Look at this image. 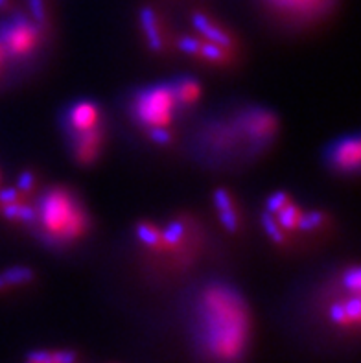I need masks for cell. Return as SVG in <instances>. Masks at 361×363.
Masks as SVG:
<instances>
[{
  "label": "cell",
  "instance_id": "obj_20",
  "mask_svg": "<svg viewBox=\"0 0 361 363\" xmlns=\"http://www.w3.org/2000/svg\"><path fill=\"white\" fill-rule=\"evenodd\" d=\"M137 238L148 247H155L160 244V233L157 227L150 223H138L137 225Z\"/></svg>",
  "mask_w": 361,
  "mask_h": 363
},
{
  "label": "cell",
  "instance_id": "obj_23",
  "mask_svg": "<svg viewBox=\"0 0 361 363\" xmlns=\"http://www.w3.org/2000/svg\"><path fill=\"white\" fill-rule=\"evenodd\" d=\"M199 55H203L205 60L209 61H223L225 60V54H223V48L214 43H201V48H199Z\"/></svg>",
  "mask_w": 361,
  "mask_h": 363
},
{
  "label": "cell",
  "instance_id": "obj_29",
  "mask_svg": "<svg viewBox=\"0 0 361 363\" xmlns=\"http://www.w3.org/2000/svg\"><path fill=\"white\" fill-rule=\"evenodd\" d=\"M33 184H35V179H33V174L30 172H24L18 177V190H23V192H30L33 189Z\"/></svg>",
  "mask_w": 361,
  "mask_h": 363
},
{
  "label": "cell",
  "instance_id": "obj_3",
  "mask_svg": "<svg viewBox=\"0 0 361 363\" xmlns=\"http://www.w3.org/2000/svg\"><path fill=\"white\" fill-rule=\"evenodd\" d=\"M174 89L166 85H155V87L144 89L138 92L135 100V115L138 122L146 128H168L174 118L175 109Z\"/></svg>",
  "mask_w": 361,
  "mask_h": 363
},
{
  "label": "cell",
  "instance_id": "obj_28",
  "mask_svg": "<svg viewBox=\"0 0 361 363\" xmlns=\"http://www.w3.org/2000/svg\"><path fill=\"white\" fill-rule=\"evenodd\" d=\"M30 6H32L33 18H35L37 26H43L46 21L45 15V6H43V0H30Z\"/></svg>",
  "mask_w": 361,
  "mask_h": 363
},
{
  "label": "cell",
  "instance_id": "obj_9",
  "mask_svg": "<svg viewBox=\"0 0 361 363\" xmlns=\"http://www.w3.org/2000/svg\"><path fill=\"white\" fill-rule=\"evenodd\" d=\"M214 199V205L218 208V214H220V220L223 223V227L229 233H234V230L238 229V214L234 211V203L233 198H231V194L223 189H218L212 196Z\"/></svg>",
  "mask_w": 361,
  "mask_h": 363
},
{
  "label": "cell",
  "instance_id": "obj_31",
  "mask_svg": "<svg viewBox=\"0 0 361 363\" xmlns=\"http://www.w3.org/2000/svg\"><path fill=\"white\" fill-rule=\"evenodd\" d=\"M8 6V0H0V8H6Z\"/></svg>",
  "mask_w": 361,
  "mask_h": 363
},
{
  "label": "cell",
  "instance_id": "obj_19",
  "mask_svg": "<svg viewBox=\"0 0 361 363\" xmlns=\"http://www.w3.org/2000/svg\"><path fill=\"white\" fill-rule=\"evenodd\" d=\"M184 223L183 221H170L162 233H160V242H165L166 245H177L181 240L184 238Z\"/></svg>",
  "mask_w": 361,
  "mask_h": 363
},
{
  "label": "cell",
  "instance_id": "obj_22",
  "mask_svg": "<svg viewBox=\"0 0 361 363\" xmlns=\"http://www.w3.org/2000/svg\"><path fill=\"white\" fill-rule=\"evenodd\" d=\"M325 221V214L323 212L311 211V212H301V216H299L297 221V229L301 230H313L321 225Z\"/></svg>",
  "mask_w": 361,
  "mask_h": 363
},
{
  "label": "cell",
  "instance_id": "obj_10",
  "mask_svg": "<svg viewBox=\"0 0 361 363\" xmlns=\"http://www.w3.org/2000/svg\"><path fill=\"white\" fill-rule=\"evenodd\" d=\"M78 135V144H76V157L78 161L83 162V164H89L96 159L98 150H100V138L101 133L100 129L94 128L91 131H83V133Z\"/></svg>",
  "mask_w": 361,
  "mask_h": 363
},
{
  "label": "cell",
  "instance_id": "obj_24",
  "mask_svg": "<svg viewBox=\"0 0 361 363\" xmlns=\"http://www.w3.org/2000/svg\"><path fill=\"white\" fill-rule=\"evenodd\" d=\"M343 284L347 290H350L352 294H360V286H361V275H360V267H350L343 277Z\"/></svg>",
  "mask_w": 361,
  "mask_h": 363
},
{
  "label": "cell",
  "instance_id": "obj_11",
  "mask_svg": "<svg viewBox=\"0 0 361 363\" xmlns=\"http://www.w3.org/2000/svg\"><path fill=\"white\" fill-rule=\"evenodd\" d=\"M192 23L194 26H196L197 32H201L203 35H205L211 43H214V45L221 46V48H229V46H233V39L229 37V33L223 32V30L216 26V24H212L211 18L206 17V15L196 13L192 18Z\"/></svg>",
  "mask_w": 361,
  "mask_h": 363
},
{
  "label": "cell",
  "instance_id": "obj_7",
  "mask_svg": "<svg viewBox=\"0 0 361 363\" xmlns=\"http://www.w3.org/2000/svg\"><path fill=\"white\" fill-rule=\"evenodd\" d=\"M100 120V111L91 101H79L69 111V125L76 133L91 131L98 125Z\"/></svg>",
  "mask_w": 361,
  "mask_h": 363
},
{
  "label": "cell",
  "instance_id": "obj_15",
  "mask_svg": "<svg viewBox=\"0 0 361 363\" xmlns=\"http://www.w3.org/2000/svg\"><path fill=\"white\" fill-rule=\"evenodd\" d=\"M33 363H76V354L70 350H37L28 356Z\"/></svg>",
  "mask_w": 361,
  "mask_h": 363
},
{
  "label": "cell",
  "instance_id": "obj_18",
  "mask_svg": "<svg viewBox=\"0 0 361 363\" xmlns=\"http://www.w3.org/2000/svg\"><path fill=\"white\" fill-rule=\"evenodd\" d=\"M277 214V223H279L280 229L284 230H293L297 229V221L299 216H301V211H299L291 201H288L280 208L279 212H274Z\"/></svg>",
  "mask_w": 361,
  "mask_h": 363
},
{
  "label": "cell",
  "instance_id": "obj_27",
  "mask_svg": "<svg viewBox=\"0 0 361 363\" xmlns=\"http://www.w3.org/2000/svg\"><path fill=\"white\" fill-rule=\"evenodd\" d=\"M150 138L157 144H170L172 143V133L166 128H151L150 129Z\"/></svg>",
  "mask_w": 361,
  "mask_h": 363
},
{
  "label": "cell",
  "instance_id": "obj_2",
  "mask_svg": "<svg viewBox=\"0 0 361 363\" xmlns=\"http://www.w3.org/2000/svg\"><path fill=\"white\" fill-rule=\"evenodd\" d=\"M37 220L48 238L55 242H70L85 233L89 220L85 211L79 207L78 199L69 190L52 189L39 199L35 208Z\"/></svg>",
  "mask_w": 361,
  "mask_h": 363
},
{
  "label": "cell",
  "instance_id": "obj_6",
  "mask_svg": "<svg viewBox=\"0 0 361 363\" xmlns=\"http://www.w3.org/2000/svg\"><path fill=\"white\" fill-rule=\"evenodd\" d=\"M277 11H282L293 17H310L319 11H325L332 0H264Z\"/></svg>",
  "mask_w": 361,
  "mask_h": 363
},
{
  "label": "cell",
  "instance_id": "obj_12",
  "mask_svg": "<svg viewBox=\"0 0 361 363\" xmlns=\"http://www.w3.org/2000/svg\"><path fill=\"white\" fill-rule=\"evenodd\" d=\"M274 125H277V120L271 113L267 111H255L252 115H249L245 122V128L249 131V135L258 138H267L271 137V133L274 131Z\"/></svg>",
  "mask_w": 361,
  "mask_h": 363
},
{
  "label": "cell",
  "instance_id": "obj_26",
  "mask_svg": "<svg viewBox=\"0 0 361 363\" xmlns=\"http://www.w3.org/2000/svg\"><path fill=\"white\" fill-rule=\"evenodd\" d=\"M179 50H183L184 54H190V55H199V48H201V41H197L194 37H181L177 41Z\"/></svg>",
  "mask_w": 361,
  "mask_h": 363
},
{
  "label": "cell",
  "instance_id": "obj_30",
  "mask_svg": "<svg viewBox=\"0 0 361 363\" xmlns=\"http://www.w3.org/2000/svg\"><path fill=\"white\" fill-rule=\"evenodd\" d=\"M13 201H18V190H2L0 192V203L2 205H6V203H13Z\"/></svg>",
  "mask_w": 361,
  "mask_h": 363
},
{
  "label": "cell",
  "instance_id": "obj_4",
  "mask_svg": "<svg viewBox=\"0 0 361 363\" xmlns=\"http://www.w3.org/2000/svg\"><path fill=\"white\" fill-rule=\"evenodd\" d=\"M39 43V28L30 21L18 17L0 32V46L9 57H23L30 54Z\"/></svg>",
  "mask_w": 361,
  "mask_h": 363
},
{
  "label": "cell",
  "instance_id": "obj_16",
  "mask_svg": "<svg viewBox=\"0 0 361 363\" xmlns=\"http://www.w3.org/2000/svg\"><path fill=\"white\" fill-rule=\"evenodd\" d=\"M2 214H4L8 220L23 221V223H35L37 220L35 208L28 207V205H21V203L17 201L2 205Z\"/></svg>",
  "mask_w": 361,
  "mask_h": 363
},
{
  "label": "cell",
  "instance_id": "obj_17",
  "mask_svg": "<svg viewBox=\"0 0 361 363\" xmlns=\"http://www.w3.org/2000/svg\"><path fill=\"white\" fill-rule=\"evenodd\" d=\"M174 94H175V100L179 104H194V101L199 100L201 96V85L196 82V79H183V82L179 83L177 87L174 89Z\"/></svg>",
  "mask_w": 361,
  "mask_h": 363
},
{
  "label": "cell",
  "instance_id": "obj_8",
  "mask_svg": "<svg viewBox=\"0 0 361 363\" xmlns=\"http://www.w3.org/2000/svg\"><path fill=\"white\" fill-rule=\"evenodd\" d=\"M360 297L357 294L352 295V299L347 303H335L330 306V319L338 327H356L360 323Z\"/></svg>",
  "mask_w": 361,
  "mask_h": 363
},
{
  "label": "cell",
  "instance_id": "obj_5",
  "mask_svg": "<svg viewBox=\"0 0 361 363\" xmlns=\"http://www.w3.org/2000/svg\"><path fill=\"white\" fill-rule=\"evenodd\" d=\"M330 162L341 172H354L360 164V138L348 137L334 144L330 152Z\"/></svg>",
  "mask_w": 361,
  "mask_h": 363
},
{
  "label": "cell",
  "instance_id": "obj_13",
  "mask_svg": "<svg viewBox=\"0 0 361 363\" xmlns=\"http://www.w3.org/2000/svg\"><path fill=\"white\" fill-rule=\"evenodd\" d=\"M35 279V273H33L32 267L28 266H15L9 267L6 272L0 273V291H6L9 288H15V286H24L33 282Z\"/></svg>",
  "mask_w": 361,
  "mask_h": 363
},
{
  "label": "cell",
  "instance_id": "obj_1",
  "mask_svg": "<svg viewBox=\"0 0 361 363\" xmlns=\"http://www.w3.org/2000/svg\"><path fill=\"white\" fill-rule=\"evenodd\" d=\"M197 327L203 352L216 363H236L249 345V310L231 286L212 284L203 290L197 303Z\"/></svg>",
  "mask_w": 361,
  "mask_h": 363
},
{
  "label": "cell",
  "instance_id": "obj_25",
  "mask_svg": "<svg viewBox=\"0 0 361 363\" xmlns=\"http://www.w3.org/2000/svg\"><path fill=\"white\" fill-rule=\"evenodd\" d=\"M288 201H289L288 194L274 192V194H271L270 198H267V201H265V208H267V212H270V214H274V212H279L280 208H282Z\"/></svg>",
  "mask_w": 361,
  "mask_h": 363
},
{
  "label": "cell",
  "instance_id": "obj_32",
  "mask_svg": "<svg viewBox=\"0 0 361 363\" xmlns=\"http://www.w3.org/2000/svg\"><path fill=\"white\" fill-rule=\"evenodd\" d=\"M2 55H4V50H2V46H0V60H2Z\"/></svg>",
  "mask_w": 361,
  "mask_h": 363
},
{
  "label": "cell",
  "instance_id": "obj_14",
  "mask_svg": "<svg viewBox=\"0 0 361 363\" xmlns=\"http://www.w3.org/2000/svg\"><path fill=\"white\" fill-rule=\"evenodd\" d=\"M140 24L142 30L146 32L148 43L153 50H160L162 48V37H160L159 24H157V15L151 8H142L140 9Z\"/></svg>",
  "mask_w": 361,
  "mask_h": 363
},
{
  "label": "cell",
  "instance_id": "obj_33",
  "mask_svg": "<svg viewBox=\"0 0 361 363\" xmlns=\"http://www.w3.org/2000/svg\"><path fill=\"white\" fill-rule=\"evenodd\" d=\"M26 363H33V362H28V359H26Z\"/></svg>",
  "mask_w": 361,
  "mask_h": 363
},
{
  "label": "cell",
  "instance_id": "obj_21",
  "mask_svg": "<svg viewBox=\"0 0 361 363\" xmlns=\"http://www.w3.org/2000/svg\"><path fill=\"white\" fill-rule=\"evenodd\" d=\"M260 220H262V227H264L265 235L270 236L274 244H282L284 242L282 229L279 227V223H277V220L273 218V214H270V212H264Z\"/></svg>",
  "mask_w": 361,
  "mask_h": 363
}]
</instances>
